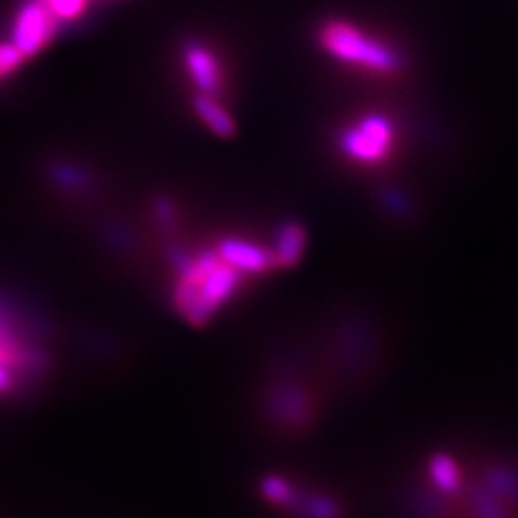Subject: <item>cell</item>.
Returning <instances> with one entry per match:
<instances>
[{"instance_id": "obj_6", "label": "cell", "mask_w": 518, "mask_h": 518, "mask_svg": "<svg viewBox=\"0 0 518 518\" xmlns=\"http://www.w3.org/2000/svg\"><path fill=\"white\" fill-rule=\"evenodd\" d=\"M183 71L196 95L221 98L227 89V77L221 56L210 45L190 39L181 48Z\"/></svg>"}, {"instance_id": "obj_7", "label": "cell", "mask_w": 518, "mask_h": 518, "mask_svg": "<svg viewBox=\"0 0 518 518\" xmlns=\"http://www.w3.org/2000/svg\"><path fill=\"white\" fill-rule=\"evenodd\" d=\"M192 110H194L196 118L200 119L215 135H219L223 139L235 135V118L227 110V106L223 104L221 98L194 95V98H192Z\"/></svg>"}, {"instance_id": "obj_9", "label": "cell", "mask_w": 518, "mask_h": 518, "mask_svg": "<svg viewBox=\"0 0 518 518\" xmlns=\"http://www.w3.org/2000/svg\"><path fill=\"white\" fill-rule=\"evenodd\" d=\"M52 20L62 29L73 24H83L89 12L100 4V0H37Z\"/></svg>"}, {"instance_id": "obj_1", "label": "cell", "mask_w": 518, "mask_h": 518, "mask_svg": "<svg viewBox=\"0 0 518 518\" xmlns=\"http://www.w3.org/2000/svg\"><path fill=\"white\" fill-rule=\"evenodd\" d=\"M169 296L177 315L204 327L236 300L248 277L213 244L210 248L175 250L171 254Z\"/></svg>"}, {"instance_id": "obj_5", "label": "cell", "mask_w": 518, "mask_h": 518, "mask_svg": "<svg viewBox=\"0 0 518 518\" xmlns=\"http://www.w3.org/2000/svg\"><path fill=\"white\" fill-rule=\"evenodd\" d=\"M60 31L62 27L52 20V16L37 0H25L12 18L8 41L27 60L45 50Z\"/></svg>"}, {"instance_id": "obj_8", "label": "cell", "mask_w": 518, "mask_h": 518, "mask_svg": "<svg viewBox=\"0 0 518 518\" xmlns=\"http://www.w3.org/2000/svg\"><path fill=\"white\" fill-rule=\"evenodd\" d=\"M306 238L302 225H298V223H286L279 229V233L275 235V242H273V252L279 263V269L292 267L300 261L304 248H306Z\"/></svg>"}, {"instance_id": "obj_3", "label": "cell", "mask_w": 518, "mask_h": 518, "mask_svg": "<svg viewBox=\"0 0 518 518\" xmlns=\"http://www.w3.org/2000/svg\"><path fill=\"white\" fill-rule=\"evenodd\" d=\"M317 37L321 48L348 68L375 75H392L403 68L398 48L348 20H330L319 27Z\"/></svg>"}, {"instance_id": "obj_10", "label": "cell", "mask_w": 518, "mask_h": 518, "mask_svg": "<svg viewBox=\"0 0 518 518\" xmlns=\"http://www.w3.org/2000/svg\"><path fill=\"white\" fill-rule=\"evenodd\" d=\"M25 58L8 39L0 41V83L24 66Z\"/></svg>"}, {"instance_id": "obj_4", "label": "cell", "mask_w": 518, "mask_h": 518, "mask_svg": "<svg viewBox=\"0 0 518 518\" xmlns=\"http://www.w3.org/2000/svg\"><path fill=\"white\" fill-rule=\"evenodd\" d=\"M396 146L394 121L382 114L361 116L340 137V148L352 162L377 165L390 160Z\"/></svg>"}, {"instance_id": "obj_2", "label": "cell", "mask_w": 518, "mask_h": 518, "mask_svg": "<svg viewBox=\"0 0 518 518\" xmlns=\"http://www.w3.org/2000/svg\"><path fill=\"white\" fill-rule=\"evenodd\" d=\"M50 346L39 323L0 298V400L33 392L50 369Z\"/></svg>"}]
</instances>
